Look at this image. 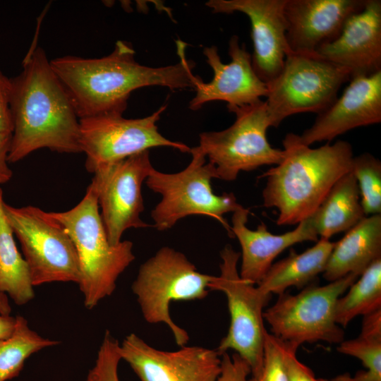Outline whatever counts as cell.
I'll list each match as a JSON object with an SVG mask.
<instances>
[{
  "label": "cell",
  "instance_id": "obj_1",
  "mask_svg": "<svg viewBox=\"0 0 381 381\" xmlns=\"http://www.w3.org/2000/svg\"><path fill=\"white\" fill-rule=\"evenodd\" d=\"M180 61L174 65L150 67L135 61L127 42L119 40L114 50L101 58L64 56L50 61L79 119L107 114L123 115L133 91L149 86L170 90L194 89L198 78L195 64L186 57V44L179 40Z\"/></svg>",
  "mask_w": 381,
  "mask_h": 381
},
{
  "label": "cell",
  "instance_id": "obj_2",
  "mask_svg": "<svg viewBox=\"0 0 381 381\" xmlns=\"http://www.w3.org/2000/svg\"><path fill=\"white\" fill-rule=\"evenodd\" d=\"M11 83L13 129L8 163L41 148L81 152L79 119L43 49L37 47L27 54Z\"/></svg>",
  "mask_w": 381,
  "mask_h": 381
},
{
  "label": "cell",
  "instance_id": "obj_3",
  "mask_svg": "<svg viewBox=\"0 0 381 381\" xmlns=\"http://www.w3.org/2000/svg\"><path fill=\"white\" fill-rule=\"evenodd\" d=\"M283 159L262 174L263 205L278 211L277 224H298L310 217L334 183L351 170V145L337 140L317 148L289 133L282 140Z\"/></svg>",
  "mask_w": 381,
  "mask_h": 381
},
{
  "label": "cell",
  "instance_id": "obj_4",
  "mask_svg": "<svg viewBox=\"0 0 381 381\" xmlns=\"http://www.w3.org/2000/svg\"><path fill=\"white\" fill-rule=\"evenodd\" d=\"M71 237L80 266L79 288L87 309L111 296L119 276L135 260L133 243H109L101 218L97 195L89 185L83 198L64 212H50Z\"/></svg>",
  "mask_w": 381,
  "mask_h": 381
},
{
  "label": "cell",
  "instance_id": "obj_5",
  "mask_svg": "<svg viewBox=\"0 0 381 381\" xmlns=\"http://www.w3.org/2000/svg\"><path fill=\"white\" fill-rule=\"evenodd\" d=\"M188 165L176 173H164L155 168L145 180L147 186L162 198L151 211L154 226L158 231L173 227L189 215L208 216L219 222L231 235V226L224 214L243 207L234 193H213L211 180L217 179L214 167L198 146L191 147Z\"/></svg>",
  "mask_w": 381,
  "mask_h": 381
},
{
  "label": "cell",
  "instance_id": "obj_6",
  "mask_svg": "<svg viewBox=\"0 0 381 381\" xmlns=\"http://www.w3.org/2000/svg\"><path fill=\"white\" fill-rule=\"evenodd\" d=\"M213 278L198 271L181 252L164 246L140 266L131 289L145 321L165 324L176 344L183 346L189 335L173 321L169 306L173 301L203 299Z\"/></svg>",
  "mask_w": 381,
  "mask_h": 381
},
{
  "label": "cell",
  "instance_id": "obj_7",
  "mask_svg": "<svg viewBox=\"0 0 381 381\" xmlns=\"http://www.w3.org/2000/svg\"><path fill=\"white\" fill-rule=\"evenodd\" d=\"M350 79L347 69L316 52H289L279 75L267 84L265 102L272 127L294 114L322 112Z\"/></svg>",
  "mask_w": 381,
  "mask_h": 381
},
{
  "label": "cell",
  "instance_id": "obj_8",
  "mask_svg": "<svg viewBox=\"0 0 381 381\" xmlns=\"http://www.w3.org/2000/svg\"><path fill=\"white\" fill-rule=\"evenodd\" d=\"M227 108L236 116L231 126L199 135L198 147L214 167L217 179L232 181L241 171L278 164L284 151L268 142L267 131L272 124L265 101Z\"/></svg>",
  "mask_w": 381,
  "mask_h": 381
},
{
  "label": "cell",
  "instance_id": "obj_9",
  "mask_svg": "<svg viewBox=\"0 0 381 381\" xmlns=\"http://www.w3.org/2000/svg\"><path fill=\"white\" fill-rule=\"evenodd\" d=\"M358 277L350 274L324 286L310 284L297 294L278 295L263 312L271 334L298 347L320 341L339 344L344 340V331L335 322V305Z\"/></svg>",
  "mask_w": 381,
  "mask_h": 381
},
{
  "label": "cell",
  "instance_id": "obj_10",
  "mask_svg": "<svg viewBox=\"0 0 381 381\" xmlns=\"http://www.w3.org/2000/svg\"><path fill=\"white\" fill-rule=\"evenodd\" d=\"M220 256V274L214 276L208 288L225 294L230 324L216 350L220 355L228 350L234 351L248 363L251 375H256L262 367L267 332L264 325L263 309L272 295L241 278L237 268L240 253L231 246H224Z\"/></svg>",
  "mask_w": 381,
  "mask_h": 381
},
{
  "label": "cell",
  "instance_id": "obj_11",
  "mask_svg": "<svg viewBox=\"0 0 381 381\" xmlns=\"http://www.w3.org/2000/svg\"><path fill=\"white\" fill-rule=\"evenodd\" d=\"M4 209L13 234L20 243L33 286L80 281L75 246L64 226L37 207Z\"/></svg>",
  "mask_w": 381,
  "mask_h": 381
},
{
  "label": "cell",
  "instance_id": "obj_12",
  "mask_svg": "<svg viewBox=\"0 0 381 381\" xmlns=\"http://www.w3.org/2000/svg\"><path fill=\"white\" fill-rule=\"evenodd\" d=\"M167 106L140 119L107 114L79 119L80 143L86 156V169L93 174L102 166L155 147L190 152L191 147L164 137L158 131L157 122Z\"/></svg>",
  "mask_w": 381,
  "mask_h": 381
},
{
  "label": "cell",
  "instance_id": "obj_13",
  "mask_svg": "<svg viewBox=\"0 0 381 381\" xmlns=\"http://www.w3.org/2000/svg\"><path fill=\"white\" fill-rule=\"evenodd\" d=\"M154 169L150 150L102 166L94 173L90 186L95 190L109 243L116 245L131 228H146L141 219L145 207L142 186Z\"/></svg>",
  "mask_w": 381,
  "mask_h": 381
},
{
  "label": "cell",
  "instance_id": "obj_14",
  "mask_svg": "<svg viewBox=\"0 0 381 381\" xmlns=\"http://www.w3.org/2000/svg\"><path fill=\"white\" fill-rule=\"evenodd\" d=\"M119 352L140 381H215L222 368L216 349L183 346L174 351H162L134 333L119 344Z\"/></svg>",
  "mask_w": 381,
  "mask_h": 381
},
{
  "label": "cell",
  "instance_id": "obj_15",
  "mask_svg": "<svg viewBox=\"0 0 381 381\" xmlns=\"http://www.w3.org/2000/svg\"><path fill=\"white\" fill-rule=\"evenodd\" d=\"M286 0H210L205 3L214 13L240 12L251 25L252 66L266 84L282 71L290 52L286 37Z\"/></svg>",
  "mask_w": 381,
  "mask_h": 381
},
{
  "label": "cell",
  "instance_id": "obj_16",
  "mask_svg": "<svg viewBox=\"0 0 381 381\" xmlns=\"http://www.w3.org/2000/svg\"><path fill=\"white\" fill-rule=\"evenodd\" d=\"M203 54L213 71V78L205 83L198 76L195 82V97L189 103L193 111L200 109L211 101H224L227 107H242L255 103L266 97L267 85L255 73L252 66L251 54L244 44H239L234 35L229 42L231 61L224 64L216 46L206 47Z\"/></svg>",
  "mask_w": 381,
  "mask_h": 381
},
{
  "label": "cell",
  "instance_id": "obj_17",
  "mask_svg": "<svg viewBox=\"0 0 381 381\" xmlns=\"http://www.w3.org/2000/svg\"><path fill=\"white\" fill-rule=\"evenodd\" d=\"M340 97L318 114L313 125L299 135L308 146L330 143L350 130L381 121V71L353 77Z\"/></svg>",
  "mask_w": 381,
  "mask_h": 381
},
{
  "label": "cell",
  "instance_id": "obj_18",
  "mask_svg": "<svg viewBox=\"0 0 381 381\" xmlns=\"http://www.w3.org/2000/svg\"><path fill=\"white\" fill-rule=\"evenodd\" d=\"M316 53L347 69L351 78L381 71V1L366 0L331 42Z\"/></svg>",
  "mask_w": 381,
  "mask_h": 381
},
{
  "label": "cell",
  "instance_id": "obj_19",
  "mask_svg": "<svg viewBox=\"0 0 381 381\" xmlns=\"http://www.w3.org/2000/svg\"><path fill=\"white\" fill-rule=\"evenodd\" d=\"M366 0H286V41L292 52L313 53L340 33Z\"/></svg>",
  "mask_w": 381,
  "mask_h": 381
},
{
  "label": "cell",
  "instance_id": "obj_20",
  "mask_svg": "<svg viewBox=\"0 0 381 381\" xmlns=\"http://www.w3.org/2000/svg\"><path fill=\"white\" fill-rule=\"evenodd\" d=\"M249 213V210L243 207L233 212L231 231L241 248L239 275L253 284L257 285L262 280L274 259L284 250L298 243L319 240L311 217L301 222L290 231L274 234L263 222L255 230L249 229L246 226Z\"/></svg>",
  "mask_w": 381,
  "mask_h": 381
},
{
  "label": "cell",
  "instance_id": "obj_21",
  "mask_svg": "<svg viewBox=\"0 0 381 381\" xmlns=\"http://www.w3.org/2000/svg\"><path fill=\"white\" fill-rule=\"evenodd\" d=\"M378 259H381V214L366 216L334 242L323 277L330 282L350 274L360 276Z\"/></svg>",
  "mask_w": 381,
  "mask_h": 381
},
{
  "label": "cell",
  "instance_id": "obj_22",
  "mask_svg": "<svg viewBox=\"0 0 381 381\" xmlns=\"http://www.w3.org/2000/svg\"><path fill=\"white\" fill-rule=\"evenodd\" d=\"M334 242L320 239L301 253L294 249L286 258L273 263L258 288L267 294L279 295L289 287L303 289L323 273Z\"/></svg>",
  "mask_w": 381,
  "mask_h": 381
},
{
  "label": "cell",
  "instance_id": "obj_23",
  "mask_svg": "<svg viewBox=\"0 0 381 381\" xmlns=\"http://www.w3.org/2000/svg\"><path fill=\"white\" fill-rule=\"evenodd\" d=\"M365 217L356 180L349 171L334 183L310 217L319 238L329 240Z\"/></svg>",
  "mask_w": 381,
  "mask_h": 381
},
{
  "label": "cell",
  "instance_id": "obj_24",
  "mask_svg": "<svg viewBox=\"0 0 381 381\" xmlns=\"http://www.w3.org/2000/svg\"><path fill=\"white\" fill-rule=\"evenodd\" d=\"M4 204L3 190L0 188V291L16 305L23 306L34 298V286L27 262L17 248Z\"/></svg>",
  "mask_w": 381,
  "mask_h": 381
},
{
  "label": "cell",
  "instance_id": "obj_25",
  "mask_svg": "<svg viewBox=\"0 0 381 381\" xmlns=\"http://www.w3.org/2000/svg\"><path fill=\"white\" fill-rule=\"evenodd\" d=\"M340 296L335 305V322L346 327L356 317L381 309V259L372 263Z\"/></svg>",
  "mask_w": 381,
  "mask_h": 381
},
{
  "label": "cell",
  "instance_id": "obj_26",
  "mask_svg": "<svg viewBox=\"0 0 381 381\" xmlns=\"http://www.w3.org/2000/svg\"><path fill=\"white\" fill-rule=\"evenodd\" d=\"M58 344V341L44 338L31 329L23 316H16L12 334L0 341V381L17 377L29 356Z\"/></svg>",
  "mask_w": 381,
  "mask_h": 381
},
{
  "label": "cell",
  "instance_id": "obj_27",
  "mask_svg": "<svg viewBox=\"0 0 381 381\" xmlns=\"http://www.w3.org/2000/svg\"><path fill=\"white\" fill-rule=\"evenodd\" d=\"M337 350L360 360L365 370L353 376L339 375L330 381H381V334L361 331L358 337L343 340Z\"/></svg>",
  "mask_w": 381,
  "mask_h": 381
},
{
  "label": "cell",
  "instance_id": "obj_28",
  "mask_svg": "<svg viewBox=\"0 0 381 381\" xmlns=\"http://www.w3.org/2000/svg\"><path fill=\"white\" fill-rule=\"evenodd\" d=\"M350 171L356 180L365 215L381 214V162L368 152L353 156Z\"/></svg>",
  "mask_w": 381,
  "mask_h": 381
},
{
  "label": "cell",
  "instance_id": "obj_29",
  "mask_svg": "<svg viewBox=\"0 0 381 381\" xmlns=\"http://www.w3.org/2000/svg\"><path fill=\"white\" fill-rule=\"evenodd\" d=\"M119 346V341L109 331H106L95 363L85 381H119L118 368L121 358Z\"/></svg>",
  "mask_w": 381,
  "mask_h": 381
},
{
  "label": "cell",
  "instance_id": "obj_30",
  "mask_svg": "<svg viewBox=\"0 0 381 381\" xmlns=\"http://www.w3.org/2000/svg\"><path fill=\"white\" fill-rule=\"evenodd\" d=\"M247 381H288L284 362V343L266 332L261 370Z\"/></svg>",
  "mask_w": 381,
  "mask_h": 381
},
{
  "label": "cell",
  "instance_id": "obj_31",
  "mask_svg": "<svg viewBox=\"0 0 381 381\" xmlns=\"http://www.w3.org/2000/svg\"><path fill=\"white\" fill-rule=\"evenodd\" d=\"M284 362L288 381H330L316 377L313 371L301 363L296 356V345L284 342Z\"/></svg>",
  "mask_w": 381,
  "mask_h": 381
},
{
  "label": "cell",
  "instance_id": "obj_32",
  "mask_svg": "<svg viewBox=\"0 0 381 381\" xmlns=\"http://www.w3.org/2000/svg\"><path fill=\"white\" fill-rule=\"evenodd\" d=\"M221 372L215 381H247L250 374L248 363L237 353L229 355L224 352L221 355Z\"/></svg>",
  "mask_w": 381,
  "mask_h": 381
},
{
  "label": "cell",
  "instance_id": "obj_33",
  "mask_svg": "<svg viewBox=\"0 0 381 381\" xmlns=\"http://www.w3.org/2000/svg\"><path fill=\"white\" fill-rule=\"evenodd\" d=\"M11 79L0 71V133H12L13 124L11 111Z\"/></svg>",
  "mask_w": 381,
  "mask_h": 381
},
{
  "label": "cell",
  "instance_id": "obj_34",
  "mask_svg": "<svg viewBox=\"0 0 381 381\" xmlns=\"http://www.w3.org/2000/svg\"><path fill=\"white\" fill-rule=\"evenodd\" d=\"M11 137L12 133H0V185L9 181L13 176L8 161Z\"/></svg>",
  "mask_w": 381,
  "mask_h": 381
},
{
  "label": "cell",
  "instance_id": "obj_35",
  "mask_svg": "<svg viewBox=\"0 0 381 381\" xmlns=\"http://www.w3.org/2000/svg\"><path fill=\"white\" fill-rule=\"evenodd\" d=\"M15 325L16 317L0 315V341L12 334Z\"/></svg>",
  "mask_w": 381,
  "mask_h": 381
},
{
  "label": "cell",
  "instance_id": "obj_36",
  "mask_svg": "<svg viewBox=\"0 0 381 381\" xmlns=\"http://www.w3.org/2000/svg\"><path fill=\"white\" fill-rule=\"evenodd\" d=\"M11 307L9 304L8 296L0 291V315H10Z\"/></svg>",
  "mask_w": 381,
  "mask_h": 381
}]
</instances>
